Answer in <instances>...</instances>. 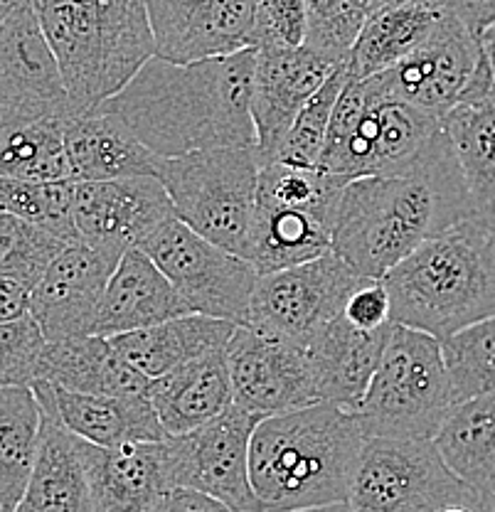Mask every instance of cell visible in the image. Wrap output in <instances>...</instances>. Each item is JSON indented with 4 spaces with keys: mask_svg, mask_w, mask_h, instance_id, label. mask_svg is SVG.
Masks as SVG:
<instances>
[{
    "mask_svg": "<svg viewBox=\"0 0 495 512\" xmlns=\"http://www.w3.org/2000/svg\"><path fill=\"white\" fill-rule=\"evenodd\" d=\"M158 512H237L225 500L215 498L202 490L185 488V485H175L168 495H165L161 510Z\"/></svg>",
    "mask_w": 495,
    "mask_h": 512,
    "instance_id": "cell-43",
    "label": "cell"
},
{
    "mask_svg": "<svg viewBox=\"0 0 495 512\" xmlns=\"http://www.w3.org/2000/svg\"><path fill=\"white\" fill-rule=\"evenodd\" d=\"M168 436L188 434L234 404L227 348L212 350L158 377L148 389Z\"/></svg>",
    "mask_w": 495,
    "mask_h": 512,
    "instance_id": "cell-26",
    "label": "cell"
},
{
    "mask_svg": "<svg viewBox=\"0 0 495 512\" xmlns=\"http://www.w3.org/2000/svg\"><path fill=\"white\" fill-rule=\"evenodd\" d=\"M227 365L234 404L264 419L321 402L308 350L252 325H237L227 343Z\"/></svg>",
    "mask_w": 495,
    "mask_h": 512,
    "instance_id": "cell-14",
    "label": "cell"
},
{
    "mask_svg": "<svg viewBox=\"0 0 495 512\" xmlns=\"http://www.w3.org/2000/svg\"><path fill=\"white\" fill-rule=\"evenodd\" d=\"M170 217H175L173 200L153 175L79 180L74 190L79 242L114 259H121L133 247H141Z\"/></svg>",
    "mask_w": 495,
    "mask_h": 512,
    "instance_id": "cell-15",
    "label": "cell"
},
{
    "mask_svg": "<svg viewBox=\"0 0 495 512\" xmlns=\"http://www.w3.org/2000/svg\"><path fill=\"white\" fill-rule=\"evenodd\" d=\"M434 444L456 476L478 493L495 495V392L456 402Z\"/></svg>",
    "mask_w": 495,
    "mask_h": 512,
    "instance_id": "cell-31",
    "label": "cell"
},
{
    "mask_svg": "<svg viewBox=\"0 0 495 512\" xmlns=\"http://www.w3.org/2000/svg\"><path fill=\"white\" fill-rule=\"evenodd\" d=\"M37 380L72 392L133 394V397H148L153 382L138 367H133L106 335H74V338L47 343Z\"/></svg>",
    "mask_w": 495,
    "mask_h": 512,
    "instance_id": "cell-27",
    "label": "cell"
},
{
    "mask_svg": "<svg viewBox=\"0 0 495 512\" xmlns=\"http://www.w3.org/2000/svg\"><path fill=\"white\" fill-rule=\"evenodd\" d=\"M0 178L74 180L65 119H37L15 126L0 143Z\"/></svg>",
    "mask_w": 495,
    "mask_h": 512,
    "instance_id": "cell-34",
    "label": "cell"
},
{
    "mask_svg": "<svg viewBox=\"0 0 495 512\" xmlns=\"http://www.w3.org/2000/svg\"><path fill=\"white\" fill-rule=\"evenodd\" d=\"M77 111L119 94L156 57L146 0H28Z\"/></svg>",
    "mask_w": 495,
    "mask_h": 512,
    "instance_id": "cell-5",
    "label": "cell"
},
{
    "mask_svg": "<svg viewBox=\"0 0 495 512\" xmlns=\"http://www.w3.org/2000/svg\"><path fill=\"white\" fill-rule=\"evenodd\" d=\"M188 313L190 308L156 261L141 247H133L121 256L111 274L94 323V335L114 338Z\"/></svg>",
    "mask_w": 495,
    "mask_h": 512,
    "instance_id": "cell-24",
    "label": "cell"
},
{
    "mask_svg": "<svg viewBox=\"0 0 495 512\" xmlns=\"http://www.w3.org/2000/svg\"><path fill=\"white\" fill-rule=\"evenodd\" d=\"M476 215L446 131L407 168L343 185L333 252L367 279H385L399 261L456 222Z\"/></svg>",
    "mask_w": 495,
    "mask_h": 512,
    "instance_id": "cell-1",
    "label": "cell"
},
{
    "mask_svg": "<svg viewBox=\"0 0 495 512\" xmlns=\"http://www.w3.org/2000/svg\"><path fill=\"white\" fill-rule=\"evenodd\" d=\"M262 165L257 146L205 148L175 158L161 156L158 180L180 222L247 259Z\"/></svg>",
    "mask_w": 495,
    "mask_h": 512,
    "instance_id": "cell-9",
    "label": "cell"
},
{
    "mask_svg": "<svg viewBox=\"0 0 495 512\" xmlns=\"http://www.w3.org/2000/svg\"><path fill=\"white\" fill-rule=\"evenodd\" d=\"M156 57L190 64L257 47L259 0H146Z\"/></svg>",
    "mask_w": 495,
    "mask_h": 512,
    "instance_id": "cell-17",
    "label": "cell"
},
{
    "mask_svg": "<svg viewBox=\"0 0 495 512\" xmlns=\"http://www.w3.org/2000/svg\"><path fill=\"white\" fill-rule=\"evenodd\" d=\"M456 404L441 340L392 323L375 377L355 409L365 436L434 439Z\"/></svg>",
    "mask_w": 495,
    "mask_h": 512,
    "instance_id": "cell-8",
    "label": "cell"
},
{
    "mask_svg": "<svg viewBox=\"0 0 495 512\" xmlns=\"http://www.w3.org/2000/svg\"><path fill=\"white\" fill-rule=\"evenodd\" d=\"M481 498L446 466L434 439L367 436L348 505L355 512H441L478 508Z\"/></svg>",
    "mask_w": 495,
    "mask_h": 512,
    "instance_id": "cell-10",
    "label": "cell"
},
{
    "mask_svg": "<svg viewBox=\"0 0 495 512\" xmlns=\"http://www.w3.org/2000/svg\"><path fill=\"white\" fill-rule=\"evenodd\" d=\"M481 42H483V52H486V60H488V64H491L493 87H495V25H491V28L483 32Z\"/></svg>",
    "mask_w": 495,
    "mask_h": 512,
    "instance_id": "cell-46",
    "label": "cell"
},
{
    "mask_svg": "<svg viewBox=\"0 0 495 512\" xmlns=\"http://www.w3.org/2000/svg\"><path fill=\"white\" fill-rule=\"evenodd\" d=\"M262 419V414L232 404L198 429L168 436L165 448L173 483L215 495L237 512H259L249 476V448Z\"/></svg>",
    "mask_w": 495,
    "mask_h": 512,
    "instance_id": "cell-13",
    "label": "cell"
},
{
    "mask_svg": "<svg viewBox=\"0 0 495 512\" xmlns=\"http://www.w3.org/2000/svg\"><path fill=\"white\" fill-rule=\"evenodd\" d=\"M25 3H28V0H0V28H3Z\"/></svg>",
    "mask_w": 495,
    "mask_h": 512,
    "instance_id": "cell-47",
    "label": "cell"
},
{
    "mask_svg": "<svg viewBox=\"0 0 495 512\" xmlns=\"http://www.w3.org/2000/svg\"><path fill=\"white\" fill-rule=\"evenodd\" d=\"M47 387L60 419L89 444L119 448L168 439L151 397L72 392L50 382Z\"/></svg>",
    "mask_w": 495,
    "mask_h": 512,
    "instance_id": "cell-28",
    "label": "cell"
},
{
    "mask_svg": "<svg viewBox=\"0 0 495 512\" xmlns=\"http://www.w3.org/2000/svg\"><path fill=\"white\" fill-rule=\"evenodd\" d=\"M67 244L72 242L33 222L0 212V276L18 281L30 291Z\"/></svg>",
    "mask_w": 495,
    "mask_h": 512,
    "instance_id": "cell-38",
    "label": "cell"
},
{
    "mask_svg": "<svg viewBox=\"0 0 495 512\" xmlns=\"http://www.w3.org/2000/svg\"><path fill=\"white\" fill-rule=\"evenodd\" d=\"M451 5L476 35H483L495 25V0H451Z\"/></svg>",
    "mask_w": 495,
    "mask_h": 512,
    "instance_id": "cell-45",
    "label": "cell"
},
{
    "mask_svg": "<svg viewBox=\"0 0 495 512\" xmlns=\"http://www.w3.org/2000/svg\"><path fill=\"white\" fill-rule=\"evenodd\" d=\"M294 512H355L348 503H335V505H323V508H308V510H294Z\"/></svg>",
    "mask_w": 495,
    "mask_h": 512,
    "instance_id": "cell-49",
    "label": "cell"
},
{
    "mask_svg": "<svg viewBox=\"0 0 495 512\" xmlns=\"http://www.w3.org/2000/svg\"><path fill=\"white\" fill-rule=\"evenodd\" d=\"M234 330H237V323L232 320L188 313V316L163 320L151 328L114 335L111 343L143 375L158 380L195 357L227 348Z\"/></svg>",
    "mask_w": 495,
    "mask_h": 512,
    "instance_id": "cell-30",
    "label": "cell"
},
{
    "mask_svg": "<svg viewBox=\"0 0 495 512\" xmlns=\"http://www.w3.org/2000/svg\"><path fill=\"white\" fill-rule=\"evenodd\" d=\"M0 106L20 124L74 114L62 69L30 3L0 28Z\"/></svg>",
    "mask_w": 495,
    "mask_h": 512,
    "instance_id": "cell-19",
    "label": "cell"
},
{
    "mask_svg": "<svg viewBox=\"0 0 495 512\" xmlns=\"http://www.w3.org/2000/svg\"><path fill=\"white\" fill-rule=\"evenodd\" d=\"M392 320L444 343L495 316V222L471 215L427 239L382 279Z\"/></svg>",
    "mask_w": 495,
    "mask_h": 512,
    "instance_id": "cell-4",
    "label": "cell"
},
{
    "mask_svg": "<svg viewBox=\"0 0 495 512\" xmlns=\"http://www.w3.org/2000/svg\"><path fill=\"white\" fill-rule=\"evenodd\" d=\"M365 439L358 416L333 402L266 416L249 448L259 512L348 503Z\"/></svg>",
    "mask_w": 495,
    "mask_h": 512,
    "instance_id": "cell-3",
    "label": "cell"
},
{
    "mask_svg": "<svg viewBox=\"0 0 495 512\" xmlns=\"http://www.w3.org/2000/svg\"><path fill=\"white\" fill-rule=\"evenodd\" d=\"M306 45L338 62H348L375 0H306Z\"/></svg>",
    "mask_w": 495,
    "mask_h": 512,
    "instance_id": "cell-39",
    "label": "cell"
},
{
    "mask_svg": "<svg viewBox=\"0 0 495 512\" xmlns=\"http://www.w3.org/2000/svg\"><path fill=\"white\" fill-rule=\"evenodd\" d=\"M444 131V116L392 92L380 74H350L330 119L321 170L343 178L407 168Z\"/></svg>",
    "mask_w": 495,
    "mask_h": 512,
    "instance_id": "cell-6",
    "label": "cell"
},
{
    "mask_svg": "<svg viewBox=\"0 0 495 512\" xmlns=\"http://www.w3.org/2000/svg\"><path fill=\"white\" fill-rule=\"evenodd\" d=\"M15 126H20V121L15 119L13 114H8V111H5L3 106H0V143H3V138L8 136V133L13 131Z\"/></svg>",
    "mask_w": 495,
    "mask_h": 512,
    "instance_id": "cell-48",
    "label": "cell"
},
{
    "mask_svg": "<svg viewBox=\"0 0 495 512\" xmlns=\"http://www.w3.org/2000/svg\"><path fill=\"white\" fill-rule=\"evenodd\" d=\"M141 249L168 276L190 313L249 325L259 281L252 261L210 242L178 217L165 220Z\"/></svg>",
    "mask_w": 495,
    "mask_h": 512,
    "instance_id": "cell-11",
    "label": "cell"
},
{
    "mask_svg": "<svg viewBox=\"0 0 495 512\" xmlns=\"http://www.w3.org/2000/svg\"><path fill=\"white\" fill-rule=\"evenodd\" d=\"M449 0H375L348 57L353 77H372L412 55L436 30Z\"/></svg>",
    "mask_w": 495,
    "mask_h": 512,
    "instance_id": "cell-29",
    "label": "cell"
},
{
    "mask_svg": "<svg viewBox=\"0 0 495 512\" xmlns=\"http://www.w3.org/2000/svg\"><path fill=\"white\" fill-rule=\"evenodd\" d=\"M42 407V439L28 488L15 512H97L82 436L60 419L47 382H33Z\"/></svg>",
    "mask_w": 495,
    "mask_h": 512,
    "instance_id": "cell-21",
    "label": "cell"
},
{
    "mask_svg": "<svg viewBox=\"0 0 495 512\" xmlns=\"http://www.w3.org/2000/svg\"><path fill=\"white\" fill-rule=\"evenodd\" d=\"M311 45H259L252 79V119L262 163L274 160L296 116L340 67Z\"/></svg>",
    "mask_w": 495,
    "mask_h": 512,
    "instance_id": "cell-18",
    "label": "cell"
},
{
    "mask_svg": "<svg viewBox=\"0 0 495 512\" xmlns=\"http://www.w3.org/2000/svg\"><path fill=\"white\" fill-rule=\"evenodd\" d=\"M0 512H3V510H0Z\"/></svg>",
    "mask_w": 495,
    "mask_h": 512,
    "instance_id": "cell-52",
    "label": "cell"
},
{
    "mask_svg": "<svg viewBox=\"0 0 495 512\" xmlns=\"http://www.w3.org/2000/svg\"><path fill=\"white\" fill-rule=\"evenodd\" d=\"M343 175L321 168L271 163L262 165L252 239L247 259L259 274L306 264L333 252V224Z\"/></svg>",
    "mask_w": 495,
    "mask_h": 512,
    "instance_id": "cell-7",
    "label": "cell"
},
{
    "mask_svg": "<svg viewBox=\"0 0 495 512\" xmlns=\"http://www.w3.org/2000/svg\"><path fill=\"white\" fill-rule=\"evenodd\" d=\"M97 512H158L175 488L165 441L104 448L84 444Z\"/></svg>",
    "mask_w": 495,
    "mask_h": 512,
    "instance_id": "cell-22",
    "label": "cell"
},
{
    "mask_svg": "<svg viewBox=\"0 0 495 512\" xmlns=\"http://www.w3.org/2000/svg\"><path fill=\"white\" fill-rule=\"evenodd\" d=\"M42 439V407L33 384L0 387V510L15 512L28 488Z\"/></svg>",
    "mask_w": 495,
    "mask_h": 512,
    "instance_id": "cell-32",
    "label": "cell"
},
{
    "mask_svg": "<svg viewBox=\"0 0 495 512\" xmlns=\"http://www.w3.org/2000/svg\"><path fill=\"white\" fill-rule=\"evenodd\" d=\"M478 512H495V495H483L481 505L476 508Z\"/></svg>",
    "mask_w": 495,
    "mask_h": 512,
    "instance_id": "cell-50",
    "label": "cell"
},
{
    "mask_svg": "<svg viewBox=\"0 0 495 512\" xmlns=\"http://www.w3.org/2000/svg\"><path fill=\"white\" fill-rule=\"evenodd\" d=\"M67 156L74 180H116L153 175L158 178V160L138 133L106 106L77 111L65 119Z\"/></svg>",
    "mask_w": 495,
    "mask_h": 512,
    "instance_id": "cell-23",
    "label": "cell"
},
{
    "mask_svg": "<svg viewBox=\"0 0 495 512\" xmlns=\"http://www.w3.org/2000/svg\"><path fill=\"white\" fill-rule=\"evenodd\" d=\"M254 60L257 47L190 64L151 57L101 106L119 114L163 158L220 146H257Z\"/></svg>",
    "mask_w": 495,
    "mask_h": 512,
    "instance_id": "cell-2",
    "label": "cell"
},
{
    "mask_svg": "<svg viewBox=\"0 0 495 512\" xmlns=\"http://www.w3.org/2000/svg\"><path fill=\"white\" fill-rule=\"evenodd\" d=\"M119 261L84 242L67 244L57 254L30 293V316L47 343L94 335L101 298Z\"/></svg>",
    "mask_w": 495,
    "mask_h": 512,
    "instance_id": "cell-20",
    "label": "cell"
},
{
    "mask_svg": "<svg viewBox=\"0 0 495 512\" xmlns=\"http://www.w3.org/2000/svg\"><path fill=\"white\" fill-rule=\"evenodd\" d=\"M441 348L456 402L495 392V316L459 330Z\"/></svg>",
    "mask_w": 495,
    "mask_h": 512,
    "instance_id": "cell-37",
    "label": "cell"
},
{
    "mask_svg": "<svg viewBox=\"0 0 495 512\" xmlns=\"http://www.w3.org/2000/svg\"><path fill=\"white\" fill-rule=\"evenodd\" d=\"M478 505H481V503H478ZM441 512H478V510L476 508H459V505H456V508H446Z\"/></svg>",
    "mask_w": 495,
    "mask_h": 512,
    "instance_id": "cell-51",
    "label": "cell"
},
{
    "mask_svg": "<svg viewBox=\"0 0 495 512\" xmlns=\"http://www.w3.org/2000/svg\"><path fill=\"white\" fill-rule=\"evenodd\" d=\"M483 57L481 35L473 32L449 0V10L427 42L395 67L380 72V77L402 99L446 116L463 101Z\"/></svg>",
    "mask_w": 495,
    "mask_h": 512,
    "instance_id": "cell-16",
    "label": "cell"
},
{
    "mask_svg": "<svg viewBox=\"0 0 495 512\" xmlns=\"http://www.w3.org/2000/svg\"><path fill=\"white\" fill-rule=\"evenodd\" d=\"M45 348V333L30 313L0 323V387L33 384Z\"/></svg>",
    "mask_w": 495,
    "mask_h": 512,
    "instance_id": "cell-40",
    "label": "cell"
},
{
    "mask_svg": "<svg viewBox=\"0 0 495 512\" xmlns=\"http://www.w3.org/2000/svg\"><path fill=\"white\" fill-rule=\"evenodd\" d=\"M308 30L306 0H259L257 47L259 45H303Z\"/></svg>",
    "mask_w": 495,
    "mask_h": 512,
    "instance_id": "cell-41",
    "label": "cell"
},
{
    "mask_svg": "<svg viewBox=\"0 0 495 512\" xmlns=\"http://www.w3.org/2000/svg\"><path fill=\"white\" fill-rule=\"evenodd\" d=\"M348 77V62L340 64V67L330 74L326 84L308 99V104L303 106L301 114L296 116V121L291 124L284 141H281L274 160L298 165V168H321V158L328 141L330 119H333L335 104H338L340 92H343Z\"/></svg>",
    "mask_w": 495,
    "mask_h": 512,
    "instance_id": "cell-36",
    "label": "cell"
},
{
    "mask_svg": "<svg viewBox=\"0 0 495 512\" xmlns=\"http://www.w3.org/2000/svg\"><path fill=\"white\" fill-rule=\"evenodd\" d=\"M30 288L0 276V323L23 318L30 313Z\"/></svg>",
    "mask_w": 495,
    "mask_h": 512,
    "instance_id": "cell-44",
    "label": "cell"
},
{
    "mask_svg": "<svg viewBox=\"0 0 495 512\" xmlns=\"http://www.w3.org/2000/svg\"><path fill=\"white\" fill-rule=\"evenodd\" d=\"M367 281L335 252L274 274H259L249 325L308 348L318 330L343 316L348 298Z\"/></svg>",
    "mask_w": 495,
    "mask_h": 512,
    "instance_id": "cell-12",
    "label": "cell"
},
{
    "mask_svg": "<svg viewBox=\"0 0 495 512\" xmlns=\"http://www.w3.org/2000/svg\"><path fill=\"white\" fill-rule=\"evenodd\" d=\"M343 316L363 330H380L392 320V296L382 279H370L363 284L345 303Z\"/></svg>",
    "mask_w": 495,
    "mask_h": 512,
    "instance_id": "cell-42",
    "label": "cell"
},
{
    "mask_svg": "<svg viewBox=\"0 0 495 512\" xmlns=\"http://www.w3.org/2000/svg\"><path fill=\"white\" fill-rule=\"evenodd\" d=\"M77 180L0 178V212L33 222L65 242H79L74 222Z\"/></svg>",
    "mask_w": 495,
    "mask_h": 512,
    "instance_id": "cell-35",
    "label": "cell"
},
{
    "mask_svg": "<svg viewBox=\"0 0 495 512\" xmlns=\"http://www.w3.org/2000/svg\"><path fill=\"white\" fill-rule=\"evenodd\" d=\"M392 323L380 330L355 328L348 318L330 320L308 343L321 402L355 412L375 377L382 352L390 340Z\"/></svg>",
    "mask_w": 495,
    "mask_h": 512,
    "instance_id": "cell-25",
    "label": "cell"
},
{
    "mask_svg": "<svg viewBox=\"0 0 495 512\" xmlns=\"http://www.w3.org/2000/svg\"><path fill=\"white\" fill-rule=\"evenodd\" d=\"M476 215L495 222V94L461 101L444 116Z\"/></svg>",
    "mask_w": 495,
    "mask_h": 512,
    "instance_id": "cell-33",
    "label": "cell"
}]
</instances>
